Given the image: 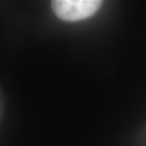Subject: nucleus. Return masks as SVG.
<instances>
[{
	"mask_svg": "<svg viewBox=\"0 0 146 146\" xmlns=\"http://www.w3.org/2000/svg\"><path fill=\"white\" fill-rule=\"evenodd\" d=\"M102 3L99 0H54L51 2V7L58 19L77 22L94 15Z\"/></svg>",
	"mask_w": 146,
	"mask_h": 146,
	"instance_id": "obj_1",
	"label": "nucleus"
}]
</instances>
